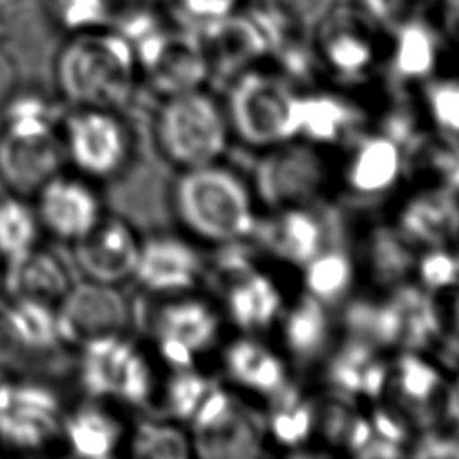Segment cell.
I'll return each mask as SVG.
<instances>
[{"label":"cell","mask_w":459,"mask_h":459,"mask_svg":"<svg viewBox=\"0 0 459 459\" xmlns=\"http://www.w3.org/2000/svg\"><path fill=\"white\" fill-rule=\"evenodd\" d=\"M326 321L314 299L303 301L287 319L285 335L290 348L298 353H312L325 339Z\"/></svg>","instance_id":"cell-31"},{"label":"cell","mask_w":459,"mask_h":459,"mask_svg":"<svg viewBox=\"0 0 459 459\" xmlns=\"http://www.w3.org/2000/svg\"><path fill=\"white\" fill-rule=\"evenodd\" d=\"M160 143L170 160L203 167L217 158L226 143V127L213 102L195 91L172 95L158 120Z\"/></svg>","instance_id":"cell-4"},{"label":"cell","mask_w":459,"mask_h":459,"mask_svg":"<svg viewBox=\"0 0 459 459\" xmlns=\"http://www.w3.org/2000/svg\"><path fill=\"white\" fill-rule=\"evenodd\" d=\"M38 219L20 199L7 194L0 201V253L7 258L34 247Z\"/></svg>","instance_id":"cell-27"},{"label":"cell","mask_w":459,"mask_h":459,"mask_svg":"<svg viewBox=\"0 0 459 459\" xmlns=\"http://www.w3.org/2000/svg\"><path fill=\"white\" fill-rule=\"evenodd\" d=\"M81 378L90 393L129 403H142L151 393L147 362L120 335L84 346Z\"/></svg>","instance_id":"cell-7"},{"label":"cell","mask_w":459,"mask_h":459,"mask_svg":"<svg viewBox=\"0 0 459 459\" xmlns=\"http://www.w3.org/2000/svg\"><path fill=\"white\" fill-rule=\"evenodd\" d=\"M240 2L242 0H174V5L185 20L195 23V27H203L237 13Z\"/></svg>","instance_id":"cell-37"},{"label":"cell","mask_w":459,"mask_h":459,"mask_svg":"<svg viewBox=\"0 0 459 459\" xmlns=\"http://www.w3.org/2000/svg\"><path fill=\"white\" fill-rule=\"evenodd\" d=\"M56 316L61 339L86 346L120 335L127 321V305L111 283L90 280L66 290Z\"/></svg>","instance_id":"cell-8"},{"label":"cell","mask_w":459,"mask_h":459,"mask_svg":"<svg viewBox=\"0 0 459 459\" xmlns=\"http://www.w3.org/2000/svg\"><path fill=\"white\" fill-rule=\"evenodd\" d=\"M52 30H59L52 0H0L2 43H25V39H38Z\"/></svg>","instance_id":"cell-20"},{"label":"cell","mask_w":459,"mask_h":459,"mask_svg":"<svg viewBox=\"0 0 459 459\" xmlns=\"http://www.w3.org/2000/svg\"><path fill=\"white\" fill-rule=\"evenodd\" d=\"M140 244L120 219L100 217L84 235L75 238V260L82 273L102 283H117L134 273Z\"/></svg>","instance_id":"cell-10"},{"label":"cell","mask_w":459,"mask_h":459,"mask_svg":"<svg viewBox=\"0 0 459 459\" xmlns=\"http://www.w3.org/2000/svg\"><path fill=\"white\" fill-rule=\"evenodd\" d=\"M197 258L190 247L172 238H154L140 246L136 278L152 290H174L192 285Z\"/></svg>","instance_id":"cell-15"},{"label":"cell","mask_w":459,"mask_h":459,"mask_svg":"<svg viewBox=\"0 0 459 459\" xmlns=\"http://www.w3.org/2000/svg\"><path fill=\"white\" fill-rule=\"evenodd\" d=\"M448 409L452 418L459 423V382L455 384V387L450 393V400H448Z\"/></svg>","instance_id":"cell-44"},{"label":"cell","mask_w":459,"mask_h":459,"mask_svg":"<svg viewBox=\"0 0 459 459\" xmlns=\"http://www.w3.org/2000/svg\"><path fill=\"white\" fill-rule=\"evenodd\" d=\"M66 436L72 448L84 457H108L120 439V427L108 414L84 409L66 423Z\"/></svg>","instance_id":"cell-22"},{"label":"cell","mask_w":459,"mask_h":459,"mask_svg":"<svg viewBox=\"0 0 459 459\" xmlns=\"http://www.w3.org/2000/svg\"><path fill=\"white\" fill-rule=\"evenodd\" d=\"M377 429L380 430V434L385 437V441H398L400 437H402V429H400V425L393 420V418H389L387 414H377Z\"/></svg>","instance_id":"cell-43"},{"label":"cell","mask_w":459,"mask_h":459,"mask_svg":"<svg viewBox=\"0 0 459 459\" xmlns=\"http://www.w3.org/2000/svg\"><path fill=\"white\" fill-rule=\"evenodd\" d=\"M183 221L208 238H235L251 230L253 215L244 186L228 172L194 167L178 185Z\"/></svg>","instance_id":"cell-3"},{"label":"cell","mask_w":459,"mask_h":459,"mask_svg":"<svg viewBox=\"0 0 459 459\" xmlns=\"http://www.w3.org/2000/svg\"><path fill=\"white\" fill-rule=\"evenodd\" d=\"M432 2L434 0H362V13L373 22L396 29L409 20L423 18Z\"/></svg>","instance_id":"cell-34"},{"label":"cell","mask_w":459,"mask_h":459,"mask_svg":"<svg viewBox=\"0 0 459 459\" xmlns=\"http://www.w3.org/2000/svg\"><path fill=\"white\" fill-rule=\"evenodd\" d=\"M136 57L115 29L75 32L56 57L61 93L79 108L111 111L122 106L134 86Z\"/></svg>","instance_id":"cell-1"},{"label":"cell","mask_w":459,"mask_h":459,"mask_svg":"<svg viewBox=\"0 0 459 459\" xmlns=\"http://www.w3.org/2000/svg\"><path fill=\"white\" fill-rule=\"evenodd\" d=\"M398 174V151L385 138L366 142L355 156L351 181L355 188L375 192L389 186Z\"/></svg>","instance_id":"cell-24"},{"label":"cell","mask_w":459,"mask_h":459,"mask_svg":"<svg viewBox=\"0 0 459 459\" xmlns=\"http://www.w3.org/2000/svg\"><path fill=\"white\" fill-rule=\"evenodd\" d=\"M299 99L280 81L249 74L231 95L237 131L251 143H271L298 133Z\"/></svg>","instance_id":"cell-5"},{"label":"cell","mask_w":459,"mask_h":459,"mask_svg":"<svg viewBox=\"0 0 459 459\" xmlns=\"http://www.w3.org/2000/svg\"><path fill=\"white\" fill-rule=\"evenodd\" d=\"M273 242L289 260L308 262L319 249V230L307 213L290 212L274 224Z\"/></svg>","instance_id":"cell-28"},{"label":"cell","mask_w":459,"mask_h":459,"mask_svg":"<svg viewBox=\"0 0 459 459\" xmlns=\"http://www.w3.org/2000/svg\"><path fill=\"white\" fill-rule=\"evenodd\" d=\"M437 373L416 357H403L398 364V385L405 396L416 402L427 400L437 387Z\"/></svg>","instance_id":"cell-35"},{"label":"cell","mask_w":459,"mask_h":459,"mask_svg":"<svg viewBox=\"0 0 459 459\" xmlns=\"http://www.w3.org/2000/svg\"><path fill=\"white\" fill-rule=\"evenodd\" d=\"M131 448L136 457L178 459L188 454V445L185 436L169 425H158V423L140 425L131 441Z\"/></svg>","instance_id":"cell-32"},{"label":"cell","mask_w":459,"mask_h":459,"mask_svg":"<svg viewBox=\"0 0 459 459\" xmlns=\"http://www.w3.org/2000/svg\"><path fill=\"white\" fill-rule=\"evenodd\" d=\"M319 43L326 63L341 74H360L373 61V43L364 13L328 11Z\"/></svg>","instance_id":"cell-14"},{"label":"cell","mask_w":459,"mask_h":459,"mask_svg":"<svg viewBox=\"0 0 459 459\" xmlns=\"http://www.w3.org/2000/svg\"><path fill=\"white\" fill-rule=\"evenodd\" d=\"M0 45H2V36H0Z\"/></svg>","instance_id":"cell-48"},{"label":"cell","mask_w":459,"mask_h":459,"mask_svg":"<svg viewBox=\"0 0 459 459\" xmlns=\"http://www.w3.org/2000/svg\"><path fill=\"white\" fill-rule=\"evenodd\" d=\"M142 0H52L59 30L70 34L115 29Z\"/></svg>","instance_id":"cell-17"},{"label":"cell","mask_w":459,"mask_h":459,"mask_svg":"<svg viewBox=\"0 0 459 459\" xmlns=\"http://www.w3.org/2000/svg\"><path fill=\"white\" fill-rule=\"evenodd\" d=\"M403 224L414 237L425 242H441L457 231L459 208L443 194L425 195L407 208Z\"/></svg>","instance_id":"cell-21"},{"label":"cell","mask_w":459,"mask_h":459,"mask_svg":"<svg viewBox=\"0 0 459 459\" xmlns=\"http://www.w3.org/2000/svg\"><path fill=\"white\" fill-rule=\"evenodd\" d=\"M351 269L342 255H325L316 258L307 274L308 289L314 296L323 299H333L341 296L350 283Z\"/></svg>","instance_id":"cell-33"},{"label":"cell","mask_w":459,"mask_h":459,"mask_svg":"<svg viewBox=\"0 0 459 459\" xmlns=\"http://www.w3.org/2000/svg\"><path fill=\"white\" fill-rule=\"evenodd\" d=\"M418 455L427 457H459V443L448 439H429L418 450Z\"/></svg>","instance_id":"cell-42"},{"label":"cell","mask_w":459,"mask_h":459,"mask_svg":"<svg viewBox=\"0 0 459 459\" xmlns=\"http://www.w3.org/2000/svg\"><path fill=\"white\" fill-rule=\"evenodd\" d=\"M38 194L41 224L61 238L75 240L100 219L95 192L75 178L52 176Z\"/></svg>","instance_id":"cell-11"},{"label":"cell","mask_w":459,"mask_h":459,"mask_svg":"<svg viewBox=\"0 0 459 459\" xmlns=\"http://www.w3.org/2000/svg\"><path fill=\"white\" fill-rule=\"evenodd\" d=\"M65 136L70 160L90 176H111L127 158L126 129L111 111L81 108L66 122Z\"/></svg>","instance_id":"cell-9"},{"label":"cell","mask_w":459,"mask_h":459,"mask_svg":"<svg viewBox=\"0 0 459 459\" xmlns=\"http://www.w3.org/2000/svg\"><path fill=\"white\" fill-rule=\"evenodd\" d=\"M394 30V66L403 77L427 75L437 57V38L425 18H414Z\"/></svg>","instance_id":"cell-18"},{"label":"cell","mask_w":459,"mask_h":459,"mask_svg":"<svg viewBox=\"0 0 459 459\" xmlns=\"http://www.w3.org/2000/svg\"><path fill=\"white\" fill-rule=\"evenodd\" d=\"M457 265L445 253H432L421 264V276L430 287H445L455 280Z\"/></svg>","instance_id":"cell-40"},{"label":"cell","mask_w":459,"mask_h":459,"mask_svg":"<svg viewBox=\"0 0 459 459\" xmlns=\"http://www.w3.org/2000/svg\"><path fill=\"white\" fill-rule=\"evenodd\" d=\"M237 13L199 27L195 38L206 63L212 59L221 68H233L258 57L267 48L269 34L264 22L249 20Z\"/></svg>","instance_id":"cell-12"},{"label":"cell","mask_w":459,"mask_h":459,"mask_svg":"<svg viewBox=\"0 0 459 459\" xmlns=\"http://www.w3.org/2000/svg\"><path fill=\"white\" fill-rule=\"evenodd\" d=\"M61 430V407L45 387L25 382L0 384V446L39 450Z\"/></svg>","instance_id":"cell-6"},{"label":"cell","mask_w":459,"mask_h":459,"mask_svg":"<svg viewBox=\"0 0 459 459\" xmlns=\"http://www.w3.org/2000/svg\"><path fill=\"white\" fill-rule=\"evenodd\" d=\"M226 362L231 375L253 389L273 391L283 380L280 360L255 342L242 341L231 346Z\"/></svg>","instance_id":"cell-23"},{"label":"cell","mask_w":459,"mask_h":459,"mask_svg":"<svg viewBox=\"0 0 459 459\" xmlns=\"http://www.w3.org/2000/svg\"><path fill=\"white\" fill-rule=\"evenodd\" d=\"M333 380L341 389L377 394L384 384V368L366 350L353 348L339 357L333 366Z\"/></svg>","instance_id":"cell-30"},{"label":"cell","mask_w":459,"mask_h":459,"mask_svg":"<svg viewBox=\"0 0 459 459\" xmlns=\"http://www.w3.org/2000/svg\"><path fill=\"white\" fill-rule=\"evenodd\" d=\"M206 393L208 387L203 378L192 373H179L169 385V405L174 414L190 418Z\"/></svg>","instance_id":"cell-36"},{"label":"cell","mask_w":459,"mask_h":459,"mask_svg":"<svg viewBox=\"0 0 459 459\" xmlns=\"http://www.w3.org/2000/svg\"><path fill=\"white\" fill-rule=\"evenodd\" d=\"M430 104L437 122L459 133V84L443 82L430 90Z\"/></svg>","instance_id":"cell-39"},{"label":"cell","mask_w":459,"mask_h":459,"mask_svg":"<svg viewBox=\"0 0 459 459\" xmlns=\"http://www.w3.org/2000/svg\"><path fill=\"white\" fill-rule=\"evenodd\" d=\"M0 136V176L18 192H38L61 165L52 111L38 95H13Z\"/></svg>","instance_id":"cell-2"},{"label":"cell","mask_w":459,"mask_h":459,"mask_svg":"<svg viewBox=\"0 0 459 459\" xmlns=\"http://www.w3.org/2000/svg\"><path fill=\"white\" fill-rule=\"evenodd\" d=\"M4 337L25 351H43L59 339L57 316L50 305L13 299V305L2 314Z\"/></svg>","instance_id":"cell-16"},{"label":"cell","mask_w":459,"mask_h":459,"mask_svg":"<svg viewBox=\"0 0 459 459\" xmlns=\"http://www.w3.org/2000/svg\"><path fill=\"white\" fill-rule=\"evenodd\" d=\"M158 333L160 341H174L192 351L206 346L213 339L215 319L201 303H176L161 310Z\"/></svg>","instance_id":"cell-19"},{"label":"cell","mask_w":459,"mask_h":459,"mask_svg":"<svg viewBox=\"0 0 459 459\" xmlns=\"http://www.w3.org/2000/svg\"><path fill=\"white\" fill-rule=\"evenodd\" d=\"M298 131L316 140H332L342 129L348 118L346 108L330 97L299 99Z\"/></svg>","instance_id":"cell-29"},{"label":"cell","mask_w":459,"mask_h":459,"mask_svg":"<svg viewBox=\"0 0 459 459\" xmlns=\"http://www.w3.org/2000/svg\"><path fill=\"white\" fill-rule=\"evenodd\" d=\"M18 84V68L13 57L0 48V108L7 104V100L14 95Z\"/></svg>","instance_id":"cell-41"},{"label":"cell","mask_w":459,"mask_h":459,"mask_svg":"<svg viewBox=\"0 0 459 459\" xmlns=\"http://www.w3.org/2000/svg\"><path fill=\"white\" fill-rule=\"evenodd\" d=\"M0 285H2V271H0Z\"/></svg>","instance_id":"cell-47"},{"label":"cell","mask_w":459,"mask_h":459,"mask_svg":"<svg viewBox=\"0 0 459 459\" xmlns=\"http://www.w3.org/2000/svg\"><path fill=\"white\" fill-rule=\"evenodd\" d=\"M228 303L233 319L240 326L262 328L273 319L280 301L276 290L265 278L253 276L230 292Z\"/></svg>","instance_id":"cell-26"},{"label":"cell","mask_w":459,"mask_h":459,"mask_svg":"<svg viewBox=\"0 0 459 459\" xmlns=\"http://www.w3.org/2000/svg\"><path fill=\"white\" fill-rule=\"evenodd\" d=\"M7 194H11V192L7 190V185H5V183L0 179V201H2V199H4Z\"/></svg>","instance_id":"cell-46"},{"label":"cell","mask_w":459,"mask_h":459,"mask_svg":"<svg viewBox=\"0 0 459 459\" xmlns=\"http://www.w3.org/2000/svg\"><path fill=\"white\" fill-rule=\"evenodd\" d=\"M271 427L281 443L296 445L308 434L310 412L305 405H287L274 414Z\"/></svg>","instance_id":"cell-38"},{"label":"cell","mask_w":459,"mask_h":459,"mask_svg":"<svg viewBox=\"0 0 459 459\" xmlns=\"http://www.w3.org/2000/svg\"><path fill=\"white\" fill-rule=\"evenodd\" d=\"M197 445L203 455L226 457V455H251L255 450L253 430L247 421L231 407L221 420L210 427L199 429Z\"/></svg>","instance_id":"cell-25"},{"label":"cell","mask_w":459,"mask_h":459,"mask_svg":"<svg viewBox=\"0 0 459 459\" xmlns=\"http://www.w3.org/2000/svg\"><path fill=\"white\" fill-rule=\"evenodd\" d=\"M2 283L13 299L50 305L61 301L70 289L65 265L57 256L36 247L9 258Z\"/></svg>","instance_id":"cell-13"},{"label":"cell","mask_w":459,"mask_h":459,"mask_svg":"<svg viewBox=\"0 0 459 459\" xmlns=\"http://www.w3.org/2000/svg\"><path fill=\"white\" fill-rule=\"evenodd\" d=\"M454 319H455V326L459 330V296L455 298V305H454Z\"/></svg>","instance_id":"cell-45"}]
</instances>
